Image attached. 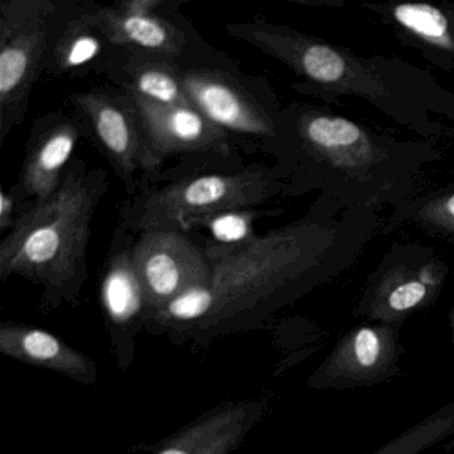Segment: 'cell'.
<instances>
[{"label": "cell", "mask_w": 454, "mask_h": 454, "mask_svg": "<svg viewBox=\"0 0 454 454\" xmlns=\"http://www.w3.org/2000/svg\"><path fill=\"white\" fill-rule=\"evenodd\" d=\"M203 247L214 307L185 337L199 348L259 328L329 276L331 232L316 223L270 231L240 247Z\"/></svg>", "instance_id": "obj_1"}, {"label": "cell", "mask_w": 454, "mask_h": 454, "mask_svg": "<svg viewBox=\"0 0 454 454\" xmlns=\"http://www.w3.org/2000/svg\"><path fill=\"white\" fill-rule=\"evenodd\" d=\"M108 172L73 159L57 192L20 206L0 240V280L20 276L41 286L42 312L76 305L89 278L90 238L98 207L110 190Z\"/></svg>", "instance_id": "obj_2"}, {"label": "cell", "mask_w": 454, "mask_h": 454, "mask_svg": "<svg viewBox=\"0 0 454 454\" xmlns=\"http://www.w3.org/2000/svg\"><path fill=\"white\" fill-rule=\"evenodd\" d=\"M286 177L280 166L243 159H183L121 201L116 225L135 236L159 230L187 233L195 220L268 203L286 190Z\"/></svg>", "instance_id": "obj_3"}, {"label": "cell", "mask_w": 454, "mask_h": 454, "mask_svg": "<svg viewBox=\"0 0 454 454\" xmlns=\"http://www.w3.org/2000/svg\"><path fill=\"white\" fill-rule=\"evenodd\" d=\"M54 0L0 2V145L25 121L60 26Z\"/></svg>", "instance_id": "obj_4"}, {"label": "cell", "mask_w": 454, "mask_h": 454, "mask_svg": "<svg viewBox=\"0 0 454 454\" xmlns=\"http://www.w3.org/2000/svg\"><path fill=\"white\" fill-rule=\"evenodd\" d=\"M182 83L191 106L227 132L241 153H273L280 111L270 103L264 86L238 67H183Z\"/></svg>", "instance_id": "obj_5"}, {"label": "cell", "mask_w": 454, "mask_h": 454, "mask_svg": "<svg viewBox=\"0 0 454 454\" xmlns=\"http://www.w3.org/2000/svg\"><path fill=\"white\" fill-rule=\"evenodd\" d=\"M228 35L264 52L316 86L340 94L379 99L387 95L381 78L368 66L331 44L256 17L228 23Z\"/></svg>", "instance_id": "obj_6"}, {"label": "cell", "mask_w": 454, "mask_h": 454, "mask_svg": "<svg viewBox=\"0 0 454 454\" xmlns=\"http://www.w3.org/2000/svg\"><path fill=\"white\" fill-rule=\"evenodd\" d=\"M68 102L129 196L163 171L151 151L137 105L123 90L97 87L68 95Z\"/></svg>", "instance_id": "obj_7"}, {"label": "cell", "mask_w": 454, "mask_h": 454, "mask_svg": "<svg viewBox=\"0 0 454 454\" xmlns=\"http://www.w3.org/2000/svg\"><path fill=\"white\" fill-rule=\"evenodd\" d=\"M400 326L366 321L348 331L308 379L316 390H349L390 381L405 349Z\"/></svg>", "instance_id": "obj_8"}, {"label": "cell", "mask_w": 454, "mask_h": 454, "mask_svg": "<svg viewBox=\"0 0 454 454\" xmlns=\"http://www.w3.org/2000/svg\"><path fill=\"white\" fill-rule=\"evenodd\" d=\"M89 12L108 43L115 49L134 50L171 58L184 67H236L223 52L211 49L192 26L175 15L137 17L110 6L89 4Z\"/></svg>", "instance_id": "obj_9"}, {"label": "cell", "mask_w": 454, "mask_h": 454, "mask_svg": "<svg viewBox=\"0 0 454 454\" xmlns=\"http://www.w3.org/2000/svg\"><path fill=\"white\" fill-rule=\"evenodd\" d=\"M137 236L116 225L100 276L99 297L116 366L129 371L145 331V291L132 260Z\"/></svg>", "instance_id": "obj_10"}, {"label": "cell", "mask_w": 454, "mask_h": 454, "mask_svg": "<svg viewBox=\"0 0 454 454\" xmlns=\"http://www.w3.org/2000/svg\"><path fill=\"white\" fill-rule=\"evenodd\" d=\"M278 140L272 155L302 151L345 171H368L380 150L365 129L341 116L289 108L278 116Z\"/></svg>", "instance_id": "obj_11"}, {"label": "cell", "mask_w": 454, "mask_h": 454, "mask_svg": "<svg viewBox=\"0 0 454 454\" xmlns=\"http://www.w3.org/2000/svg\"><path fill=\"white\" fill-rule=\"evenodd\" d=\"M132 260L145 291L147 312L159 309L191 286L209 283L212 278L204 247L180 231L140 233Z\"/></svg>", "instance_id": "obj_12"}, {"label": "cell", "mask_w": 454, "mask_h": 454, "mask_svg": "<svg viewBox=\"0 0 454 454\" xmlns=\"http://www.w3.org/2000/svg\"><path fill=\"white\" fill-rule=\"evenodd\" d=\"M137 105L151 151L164 166L171 158L241 160V150L193 107L163 106L129 94Z\"/></svg>", "instance_id": "obj_13"}, {"label": "cell", "mask_w": 454, "mask_h": 454, "mask_svg": "<svg viewBox=\"0 0 454 454\" xmlns=\"http://www.w3.org/2000/svg\"><path fill=\"white\" fill-rule=\"evenodd\" d=\"M84 135L82 121L74 113L52 111L35 121L26 145L20 177L14 184L22 206L41 203L57 192Z\"/></svg>", "instance_id": "obj_14"}, {"label": "cell", "mask_w": 454, "mask_h": 454, "mask_svg": "<svg viewBox=\"0 0 454 454\" xmlns=\"http://www.w3.org/2000/svg\"><path fill=\"white\" fill-rule=\"evenodd\" d=\"M443 278L442 267L434 262L395 265L374 278L356 307L355 316L401 325L417 310L434 302Z\"/></svg>", "instance_id": "obj_15"}, {"label": "cell", "mask_w": 454, "mask_h": 454, "mask_svg": "<svg viewBox=\"0 0 454 454\" xmlns=\"http://www.w3.org/2000/svg\"><path fill=\"white\" fill-rule=\"evenodd\" d=\"M267 413L259 398L228 401L161 441L153 454H232Z\"/></svg>", "instance_id": "obj_16"}, {"label": "cell", "mask_w": 454, "mask_h": 454, "mask_svg": "<svg viewBox=\"0 0 454 454\" xmlns=\"http://www.w3.org/2000/svg\"><path fill=\"white\" fill-rule=\"evenodd\" d=\"M183 67L171 58L114 47L103 76L124 92L158 105L192 107L183 89Z\"/></svg>", "instance_id": "obj_17"}, {"label": "cell", "mask_w": 454, "mask_h": 454, "mask_svg": "<svg viewBox=\"0 0 454 454\" xmlns=\"http://www.w3.org/2000/svg\"><path fill=\"white\" fill-rule=\"evenodd\" d=\"M0 352L12 360L63 374L83 385L99 380L97 363L63 341L57 334L26 324L0 325Z\"/></svg>", "instance_id": "obj_18"}, {"label": "cell", "mask_w": 454, "mask_h": 454, "mask_svg": "<svg viewBox=\"0 0 454 454\" xmlns=\"http://www.w3.org/2000/svg\"><path fill=\"white\" fill-rule=\"evenodd\" d=\"M113 49L92 20L89 4H84L58 28L44 75L57 79L83 78L91 73L103 75Z\"/></svg>", "instance_id": "obj_19"}, {"label": "cell", "mask_w": 454, "mask_h": 454, "mask_svg": "<svg viewBox=\"0 0 454 454\" xmlns=\"http://www.w3.org/2000/svg\"><path fill=\"white\" fill-rule=\"evenodd\" d=\"M454 437V400L427 414L371 454H421Z\"/></svg>", "instance_id": "obj_20"}, {"label": "cell", "mask_w": 454, "mask_h": 454, "mask_svg": "<svg viewBox=\"0 0 454 454\" xmlns=\"http://www.w3.org/2000/svg\"><path fill=\"white\" fill-rule=\"evenodd\" d=\"M395 22L425 43L454 51V31L448 15L432 4H397L392 10Z\"/></svg>", "instance_id": "obj_21"}, {"label": "cell", "mask_w": 454, "mask_h": 454, "mask_svg": "<svg viewBox=\"0 0 454 454\" xmlns=\"http://www.w3.org/2000/svg\"><path fill=\"white\" fill-rule=\"evenodd\" d=\"M268 212L259 209H232L195 220L188 232L204 228L209 233L208 244L219 247H240L257 238L254 223Z\"/></svg>", "instance_id": "obj_22"}, {"label": "cell", "mask_w": 454, "mask_h": 454, "mask_svg": "<svg viewBox=\"0 0 454 454\" xmlns=\"http://www.w3.org/2000/svg\"><path fill=\"white\" fill-rule=\"evenodd\" d=\"M182 4L180 0H121L114 2L113 7L123 14L137 17H171L177 14Z\"/></svg>", "instance_id": "obj_23"}, {"label": "cell", "mask_w": 454, "mask_h": 454, "mask_svg": "<svg viewBox=\"0 0 454 454\" xmlns=\"http://www.w3.org/2000/svg\"><path fill=\"white\" fill-rule=\"evenodd\" d=\"M421 216L435 227L454 232V193L430 201L422 208Z\"/></svg>", "instance_id": "obj_24"}, {"label": "cell", "mask_w": 454, "mask_h": 454, "mask_svg": "<svg viewBox=\"0 0 454 454\" xmlns=\"http://www.w3.org/2000/svg\"><path fill=\"white\" fill-rule=\"evenodd\" d=\"M20 206L22 203H20L15 185L10 187L9 190L2 188V193H0V233L2 236L6 235L14 227L18 215H20Z\"/></svg>", "instance_id": "obj_25"}, {"label": "cell", "mask_w": 454, "mask_h": 454, "mask_svg": "<svg viewBox=\"0 0 454 454\" xmlns=\"http://www.w3.org/2000/svg\"><path fill=\"white\" fill-rule=\"evenodd\" d=\"M451 341L454 342V309L450 315Z\"/></svg>", "instance_id": "obj_26"}]
</instances>
